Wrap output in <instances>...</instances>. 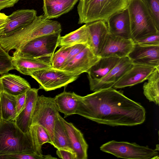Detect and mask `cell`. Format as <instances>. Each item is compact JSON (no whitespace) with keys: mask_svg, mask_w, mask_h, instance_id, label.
<instances>
[{"mask_svg":"<svg viewBox=\"0 0 159 159\" xmlns=\"http://www.w3.org/2000/svg\"><path fill=\"white\" fill-rule=\"evenodd\" d=\"M76 114L98 123L112 126H133L143 123L146 111L139 103L111 88L84 96L77 95Z\"/></svg>","mask_w":159,"mask_h":159,"instance_id":"1","label":"cell"},{"mask_svg":"<svg viewBox=\"0 0 159 159\" xmlns=\"http://www.w3.org/2000/svg\"><path fill=\"white\" fill-rule=\"evenodd\" d=\"M61 27L58 21L48 19L44 15L37 16L32 22L14 33L0 36V46L8 52L12 49L18 51L28 42L39 37L61 33Z\"/></svg>","mask_w":159,"mask_h":159,"instance_id":"2","label":"cell"},{"mask_svg":"<svg viewBox=\"0 0 159 159\" xmlns=\"http://www.w3.org/2000/svg\"><path fill=\"white\" fill-rule=\"evenodd\" d=\"M15 153L37 154L30 131L24 133L15 122L2 118L0 121V155Z\"/></svg>","mask_w":159,"mask_h":159,"instance_id":"3","label":"cell"},{"mask_svg":"<svg viewBox=\"0 0 159 159\" xmlns=\"http://www.w3.org/2000/svg\"><path fill=\"white\" fill-rule=\"evenodd\" d=\"M128 0H79L78 24L106 21L114 14L127 8Z\"/></svg>","mask_w":159,"mask_h":159,"instance_id":"4","label":"cell"},{"mask_svg":"<svg viewBox=\"0 0 159 159\" xmlns=\"http://www.w3.org/2000/svg\"><path fill=\"white\" fill-rule=\"evenodd\" d=\"M131 39L134 41L159 33L153 19L142 0H128Z\"/></svg>","mask_w":159,"mask_h":159,"instance_id":"5","label":"cell"},{"mask_svg":"<svg viewBox=\"0 0 159 159\" xmlns=\"http://www.w3.org/2000/svg\"><path fill=\"white\" fill-rule=\"evenodd\" d=\"M102 152L112 154L118 158L129 159L157 158L158 152L148 146H140L127 142L109 141L100 148Z\"/></svg>","mask_w":159,"mask_h":159,"instance_id":"6","label":"cell"},{"mask_svg":"<svg viewBox=\"0 0 159 159\" xmlns=\"http://www.w3.org/2000/svg\"><path fill=\"white\" fill-rule=\"evenodd\" d=\"M61 33L49 34L34 39L20 49L15 51L13 56L35 58L51 57L58 47Z\"/></svg>","mask_w":159,"mask_h":159,"instance_id":"7","label":"cell"},{"mask_svg":"<svg viewBox=\"0 0 159 159\" xmlns=\"http://www.w3.org/2000/svg\"><path fill=\"white\" fill-rule=\"evenodd\" d=\"M58 114L54 98L38 96L32 115L31 125L37 124L43 127L50 135L52 145L54 128Z\"/></svg>","mask_w":159,"mask_h":159,"instance_id":"8","label":"cell"},{"mask_svg":"<svg viewBox=\"0 0 159 159\" xmlns=\"http://www.w3.org/2000/svg\"><path fill=\"white\" fill-rule=\"evenodd\" d=\"M30 76L38 83L39 89L46 91L66 86L79 77V76L52 67L35 71Z\"/></svg>","mask_w":159,"mask_h":159,"instance_id":"9","label":"cell"},{"mask_svg":"<svg viewBox=\"0 0 159 159\" xmlns=\"http://www.w3.org/2000/svg\"><path fill=\"white\" fill-rule=\"evenodd\" d=\"M133 65L127 56L120 58L116 66L103 77L98 80H89L90 90L94 92L113 88Z\"/></svg>","mask_w":159,"mask_h":159,"instance_id":"10","label":"cell"},{"mask_svg":"<svg viewBox=\"0 0 159 159\" xmlns=\"http://www.w3.org/2000/svg\"><path fill=\"white\" fill-rule=\"evenodd\" d=\"M127 57L133 64L159 67V46H147L134 43Z\"/></svg>","mask_w":159,"mask_h":159,"instance_id":"11","label":"cell"},{"mask_svg":"<svg viewBox=\"0 0 159 159\" xmlns=\"http://www.w3.org/2000/svg\"><path fill=\"white\" fill-rule=\"evenodd\" d=\"M100 58V56L95 55L87 46L64 66L61 70L79 76L83 73H87Z\"/></svg>","mask_w":159,"mask_h":159,"instance_id":"12","label":"cell"},{"mask_svg":"<svg viewBox=\"0 0 159 159\" xmlns=\"http://www.w3.org/2000/svg\"><path fill=\"white\" fill-rule=\"evenodd\" d=\"M134 44V41L131 39L124 38L109 33L100 57L120 58L127 57L132 49Z\"/></svg>","mask_w":159,"mask_h":159,"instance_id":"13","label":"cell"},{"mask_svg":"<svg viewBox=\"0 0 159 159\" xmlns=\"http://www.w3.org/2000/svg\"><path fill=\"white\" fill-rule=\"evenodd\" d=\"M86 24L89 33L87 45L95 55L100 56L109 34L106 22L99 20Z\"/></svg>","mask_w":159,"mask_h":159,"instance_id":"14","label":"cell"},{"mask_svg":"<svg viewBox=\"0 0 159 159\" xmlns=\"http://www.w3.org/2000/svg\"><path fill=\"white\" fill-rule=\"evenodd\" d=\"M148 66L133 64L113 87L114 89L123 88L133 86L147 80L156 68Z\"/></svg>","mask_w":159,"mask_h":159,"instance_id":"15","label":"cell"},{"mask_svg":"<svg viewBox=\"0 0 159 159\" xmlns=\"http://www.w3.org/2000/svg\"><path fill=\"white\" fill-rule=\"evenodd\" d=\"M51 57L35 58L13 56L12 62L14 69L22 74L30 76L35 71L52 68Z\"/></svg>","mask_w":159,"mask_h":159,"instance_id":"16","label":"cell"},{"mask_svg":"<svg viewBox=\"0 0 159 159\" xmlns=\"http://www.w3.org/2000/svg\"><path fill=\"white\" fill-rule=\"evenodd\" d=\"M36 16L37 11L34 9H22L14 11L8 16V20L3 35L13 33L24 28L31 23Z\"/></svg>","mask_w":159,"mask_h":159,"instance_id":"17","label":"cell"},{"mask_svg":"<svg viewBox=\"0 0 159 159\" xmlns=\"http://www.w3.org/2000/svg\"><path fill=\"white\" fill-rule=\"evenodd\" d=\"M106 22L110 34L124 38L131 39L129 18L127 8L112 15Z\"/></svg>","mask_w":159,"mask_h":159,"instance_id":"18","label":"cell"},{"mask_svg":"<svg viewBox=\"0 0 159 159\" xmlns=\"http://www.w3.org/2000/svg\"><path fill=\"white\" fill-rule=\"evenodd\" d=\"M39 89L31 88L26 92L24 107L16 119V124L24 133L30 131L31 125L32 115L39 96Z\"/></svg>","mask_w":159,"mask_h":159,"instance_id":"19","label":"cell"},{"mask_svg":"<svg viewBox=\"0 0 159 159\" xmlns=\"http://www.w3.org/2000/svg\"><path fill=\"white\" fill-rule=\"evenodd\" d=\"M58 117L63 124L68 135L76 159H87L88 145L83 134L72 123L66 121L59 114Z\"/></svg>","mask_w":159,"mask_h":159,"instance_id":"20","label":"cell"},{"mask_svg":"<svg viewBox=\"0 0 159 159\" xmlns=\"http://www.w3.org/2000/svg\"><path fill=\"white\" fill-rule=\"evenodd\" d=\"M0 81L2 91L16 96L26 93L31 88L25 79L14 74L2 75L0 77Z\"/></svg>","mask_w":159,"mask_h":159,"instance_id":"21","label":"cell"},{"mask_svg":"<svg viewBox=\"0 0 159 159\" xmlns=\"http://www.w3.org/2000/svg\"><path fill=\"white\" fill-rule=\"evenodd\" d=\"M79 0H43L44 16L48 19L56 18L69 12Z\"/></svg>","mask_w":159,"mask_h":159,"instance_id":"22","label":"cell"},{"mask_svg":"<svg viewBox=\"0 0 159 159\" xmlns=\"http://www.w3.org/2000/svg\"><path fill=\"white\" fill-rule=\"evenodd\" d=\"M77 94L65 91L57 95L54 100L59 112L64 115V118L76 114L78 106Z\"/></svg>","mask_w":159,"mask_h":159,"instance_id":"23","label":"cell"},{"mask_svg":"<svg viewBox=\"0 0 159 159\" xmlns=\"http://www.w3.org/2000/svg\"><path fill=\"white\" fill-rule=\"evenodd\" d=\"M120 59L113 57H101L87 72L89 80H97L102 78L116 66Z\"/></svg>","mask_w":159,"mask_h":159,"instance_id":"24","label":"cell"},{"mask_svg":"<svg viewBox=\"0 0 159 159\" xmlns=\"http://www.w3.org/2000/svg\"><path fill=\"white\" fill-rule=\"evenodd\" d=\"M89 36L88 28L85 24L77 30L64 36H61L58 47L70 46L80 43L87 45Z\"/></svg>","mask_w":159,"mask_h":159,"instance_id":"25","label":"cell"},{"mask_svg":"<svg viewBox=\"0 0 159 159\" xmlns=\"http://www.w3.org/2000/svg\"><path fill=\"white\" fill-rule=\"evenodd\" d=\"M59 114L54 128L53 145L57 149L66 150L75 153L72 149L66 131L59 118Z\"/></svg>","mask_w":159,"mask_h":159,"instance_id":"26","label":"cell"},{"mask_svg":"<svg viewBox=\"0 0 159 159\" xmlns=\"http://www.w3.org/2000/svg\"><path fill=\"white\" fill-rule=\"evenodd\" d=\"M16 96L2 91L0 104L2 119L15 122L17 115L16 110Z\"/></svg>","mask_w":159,"mask_h":159,"instance_id":"27","label":"cell"},{"mask_svg":"<svg viewBox=\"0 0 159 159\" xmlns=\"http://www.w3.org/2000/svg\"><path fill=\"white\" fill-rule=\"evenodd\" d=\"M143 85V93L150 101L158 105L159 102V67L156 68Z\"/></svg>","mask_w":159,"mask_h":159,"instance_id":"28","label":"cell"},{"mask_svg":"<svg viewBox=\"0 0 159 159\" xmlns=\"http://www.w3.org/2000/svg\"><path fill=\"white\" fill-rule=\"evenodd\" d=\"M30 131L34 146L37 154L42 155V145L49 143L52 145V143L47 130L42 126L37 124L31 125Z\"/></svg>","mask_w":159,"mask_h":159,"instance_id":"29","label":"cell"},{"mask_svg":"<svg viewBox=\"0 0 159 159\" xmlns=\"http://www.w3.org/2000/svg\"><path fill=\"white\" fill-rule=\"evenodd\" d=\"M70 46L61 47L54 53L51 58V62L52 68L61 70L67 58Z\"/></svg>","mask_w":159,"mask_h":159,"instance_id":"30","label":"cell"},{"mask_svg":"<svg viewBox=\"0 0 159 159\" xmlns=\"http://www.w3.org/2000/svg\"><path fill=\"white\" fill-rule=\"evenodd\" d=\"M12 70L14 68L12 62V56L0 46V75L7 74Z\"/></svg>","mask_w":159,"mask_h":159,"instance_id":"31","label":"cell"},{"mask_svg":"<svg viewBox=\"0 0 159 159\" xmlns=\"http://www.w3.org/2000/svg\"><path fill=\"white\" fill-rule=\"evenodd\" d=\"M57 158L51 155H39L36 154L25 153H15L0 155V159H52Z\"/></svg>","mask_w":159,"mask_h":159,"instance_id":"32","label":"cell"},{"mask_svg":"<svg viewBox=\"0 0 159 159\" xmlns=\"http://www.w3.org/2000/svg\"><path fill=\"white\" fill-rule=\"evenodd\" d=\"M148 9L159 30V0H142Z\"/></svg>","mask_w":159,"mask_h":159,"instance_id":"33","label":"cell"},{"mask_svg":"<svg viewBox=\"0 0 159 159\" xmlns=\"http://www.w3.org/2000/svg\"><path fill=\"white\" fill-rule=\"evenodd\" d=\"M134 42L147 46H159V33L137 39Z\"/></svg>","mask_w":159,"mask_h":159,"instance_id":"34","label":"cell"},{"mask_svg":"<svg viewBox=\"0 0 159 159\" xmlns=\"http://www.w3.org/2000/svg\"><path fill=\"white\" fill-rule=\"evenodd\" d=\"M87 46V45L81 43L76 44L71 46L63 67L70 62L76 55L83 50Z\"/></svg>","mask_w":159,"mask_h":159,"instance_id":"35","label":"cell"},{"mask_svg":"<svg viewBox=\"0 0 159 159\" xmlns=\"http://www.w3.org/2000/svg\"><path fill=\"white\" fill-rule=\"evenodd\" d=\"M56 154L60 158L63 159H76L75 153L66 150L57 149Z\"/></svg>","mask_w":159,"mask_h":159,"instance_id":"36","label":"cell"},{"mask_svg":"<svg viewBox=\"0 0 159 159\" xmlns=\"http://www.w3.org/2000/svg\"><path fill=\"white\" fill-rule=\"evenodd\" d=\"M26 93L16 96V110L17 115L24 108L25 102Z\"/></svg>","mask_w":159,"mask_h":159,"instance_id":"37","label":"cell"},{"mask_svg":"<svg viewBox=\"0 0 159 159\" xmlns=\"http://www.w3.org/2000/svg\"><path fill=\"white\" fill-rule=\"evenodd\" d=\"M21 0H0V11L5 8L13 7Z\"/></svg>","mask_w":159,"mask_h":159,"instance_id":"38","label":"cell"},{"mask_svg":"<svg viewBox=\"0 0 159 159\" xmlns=\"http://www.w3.org/2000/svg\"><path fill=\"white\" fill-rule=\"evenodd\" d=\"M8 17L0 18V36L2 35L5 25L8 20Z\"/></svg>","mask_w":159,"mask_h":159,"instance_id":"39","label":"cell"},{"mask_svg":"<svg viewBox=\"0 0 159 159\" xmlns=\"http://www.w3.org/2000/svg\"><path fill=\"white\" fill-rule=\"evenodd\" d=\"M8 17V16L6 15L4 13L0 12V18H6Z\"/></svg>","mask_w":159,"mask_h":159,"instance_id":"40","label":"cell"},{"mask_svg":"<svg viewBox=\"0 0 159 159\" xmlns=\"http://www.w3.org/2000/svg\"><path fill=\"white\" fill-rule=\"evenodd\" d=\"M2 114L1 112V106H0V121L2 119Z\"/></svg>","mask_w":159,"mask_h":159,"instance_id":"41","label":"cell"},{"mask_svg":"<svg viewBox=\"0 0 159 159\" xmlns=\"http://www.w3.org/2000/svg\"><path fill=\"white\" fill-rule=\"evenodd\" d=\"M2 91V85H1V82L0 81V93H1V92Z\"/></svg>","mask_w":159,"mask_h":159,"instance_id":"42","label":"cell"}]
</instances>
